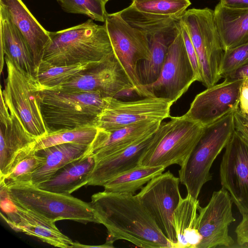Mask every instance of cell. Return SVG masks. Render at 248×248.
<instances>
[{
	"label": "cell",
	"instance_id": "6da1fadb",
	"mask_svg": "<svg viewBox=\"0 0 248 248\" xmlns=\"http://www.w3.org/2000/svg\"><path fill=\"white\" fill-rule=\"evenodd\" d=\"M98 223L108 231L106 241L124 240L144 248H172L137 195L103 191L91 197Z\"/></svg>",
	"mask_w": 248,
	"mask_h": 248
},
{
	"label": "cell",
	"instance_id": "7a4b0ae2",
	"mask_svg": "<svg viewBox=\"0 0 248 248\" xmlns=\"http://www.w3.org/2000/svg\"><path fill=\"white\" fill-rule=\"evenodd\" d=\"M49 34L42 60L53 65L103 62L114 55L105 24L98 25L91 19Z\"/></svg>",
	"mask_w": 248,
	"mask_h": 248
},
{
	"label": "cell",
	"instance_id": "3957f363",
	"mask_svg": "<svg viewBox=\"0 0 248 248\" xmlns=\"http://www.w3.org/2000/svg\"><path fill=\"white\" fill-rule=\"evenodd\" d=\"M0 192L14 204L54 222L68 219L98 223L90 202L71 195L45 190L28 183L0 184Z\"/></svg>",
	"mask_w": 248,
	"mask_h": 248
},
{
	"label": "cell",
	"instance_id": "277c9868",
	"mask_svg": "<svg viewBox=\"0 0 248 248\" xmlns=\"http://www.w3.org/2000/svg\"><path fill=\"white\" fill-rule=\"evenodd\" d=\"M204 127L182 115L161 122L139 165L163 166L185 163L201 139Z\"/></svg>",
	"mask_w": 248,
	"mask_h": 248
},
{
	"label": "cell",
	"instance_id": "5b68a950",
	"mask_svg": "<svg viewBox=\"0 0 248 248\" xmlns=\"http://www.w3.org/2000/svg\"><path fill=\"white\" fill-rule=\"evenodd\" d=\"M39 90L41 112L48 132L93 124L105 103L98 93Z\"/></svg>",
	"mask_w": 248,
	"mask_h": 248
},
{
	"label": "cell",
	"instance_id": "8992f818",
	"mask_svg": "<svg viewBox=\"0 0 248 248\" xmlns=\"http://www.w3.org/2000/svg\"><path fill=\"white\" fill-rule=\"evenodd\" d=\"M233 112L204 127L201 139L179 170L180 183L195 199H198L203 186L212 179V165L234 130Z\"/></svg>",
	"mask_w": 248,
	"mask_h": 248
},
{
	"label": "cell",
	"instance_id": "52a82bcc",
	"mask_svg": "<svg viewBox=\"0 0 248 248\" xmlns=\"http://www.w3.org/2000/svg\"><path fill=\"white\" fill-rule=\"evenodd\" d=\"M195 50L201 80L207 88L221 78L224 50L217 28L214 10L208 8L186 10L180 17Z\"/></svg>",
	"mask_w": 248,
	"mask_h": 248
},
{
	"label": "cell",
	"instance_id": "ba28073f",
	"mask_svg": "<svg viewBox=\"0 0 248 248\" xmlns=\"http://www.w3.org/2000/svg\"><path fill=\"white\" fill-rule=\"evenodd\" d=\"M7 75L0 94L16 112L29 132L36 140L48 133L40 105V92L34 77L4 57Z\"/></svg>",
	"mask_w": 248,
	"mask_h": 248
},
{
	"label": "cell",
	"instance_id": "9c48e42d",
	"mask_svg": "<svg viewBox=\"0 0 248 248\" xmlns=\"http://www.w3.org/2000/svg\"><path fill=\"white\" fill-rule=\"evenodd\" d=\"M104 23L115 59L133 86L134 92L142 97V83L138 73V63L148 59L150 56L147 37L125 21L119 12L108 14Z\"/></svg>",
	"mask_w": 248,
	"mask_h": 248
},
{
	"label": "cell",
	"instance_id": "30bf717a",
	"mask_svg": "<svg viewBox=\"0 0 248 248\" xmlns=\"http://www.w3.org/2000/svg\"><path fill=\"white\" fill-rule=\"evenodd\" d=\"M104 105L93 124L98 128L113 131L138 123L160 121L170 118L173 104L162 97H147L123 101L116 97H104Z\"/></svg>",
	"mask_w": 248,
	"mask_h": 248
},
{
	"label": "cell",
	"instance_id": "8fae6325",
	"mask_svg": "<svg viewBox=\"0 0 248 248\" xmlns=\"http://www.w3.org/2000/svg\"><path fill=\"white\" fill-rule=\"evenodd\" d=\"M196 81L180 26L178 34L169 47L159 77L152 83L142 84V97H162L174 103Z\"/></svg>",
	"mask_w": 248,
	"mask_h": 248
},
{
	"label": "cell",
	"instance_id": "7c38bea8",
	"mask_svg": "<svg viewBox=\"0 0 248 248\" xmlns=\"http://www.w3.org/2000/svg\"><path fill=\"white\" fill-rule=\"evenodd\" d=\"M180 183L179 178L169 170L152 178L136 194L172 248L177 243L173 214L182 198Z\"/></svg>",
	"mask_w": 248,
	"mask_h": 248
},
{
	"label": "cell",
	"instance_id": "4fadbf2b",
	"mask_svg": "<svg viewBox=\"0 0 248 248\" xmlns=\"http://www.w3.org/2000/svg\"><path fill=\"white\" fill-rule=\"evenodd\" d=\"M219 174L222 187L242 217L248 215V141L235 130L225 147Z\"/></svg>",
	"mask_w": 248,
	"mask_h": 248
},
{
	"label": "cell",
	"instance_id": "5bb4252c",
	"mask_svg": "<svg viewBox=\"0 0 248 248\" xmlns=\"http://www.w3.org/2000/svg\"><path fill=\"white\" fill-rule=\"evenodd\" d=\"M40 89L95 92L100 93L104 97H116L124 92H134L133 86L114 55L66 82L53 87Z\"/></svg>",
	"mask_w": 248,
	"mask_h": 248
},
{
	"label": "cell",
	"instance_id": "9a60e30c",
	"mask_svg": "<svg viewBox=\"0 0 248 248\" xmlns=\"http://www.w3.org/2000/svg\"><path fill=\"white\" fill-rule=\"evenodd\" d=\"M232 202L228 191L222 187L213 192L205 207L199 206L198 229L202 238L198 248L232 247L234 245V240L229 235V226L235 220Z\"/></svg>",
	"mask_w": 248,
	"mask_h": 248
},
{
	"label": "cell",
	"instance_id": "2e32d148",
	"mask_svg": "<svg viewBox=\"0 0 248 248\" xmlns=\"http://www.w3.org/2000/svg\"><path fill=\"white\" fill-rule=\"evenodd\" d=\"M243 80L227 81L207 88L198 93L184 115L205 127L239 108Z\"/></svg>",
	"mask_w": 248,
	"mask_h": 248
},
{
	"label": "cell",
	"instance_id": "e0dca14e",
	"mask_svg": "<svg viewBox=\"0 0 248 248\" xmlns=\"http://www.w3.org/2000/svg\"><path fill=\"white\" fill-rule=\"evenodd\" d=\"M36 140L16 112L5 103L0 95V180L9 174L17 155Z\"/></svg>",
	"mask_w": 248,
	"mask_h": 248
},
{
	"label": "cell",
	"instance_id": "ac0fdd59",
	"mask_svg": "<svg viewBox=\"0 0 248 248\" xmlns=\"http://www.w3.org/2000/svg\"><path fill=\"white\" fill-rule=\"evenodd\" d=\"M161 122H142L113 131L98 128L82 158L92 157L95 162L113 155L154 134Z\"/></svg>",
	"mask_w": 248,
	"mask_h": 248
},
{
	"label": "cell",
	"instance_id": "d6986e66",
	"mask_svg": "<svg viewBox=\"0 0 248 248\" xmlns=\"http://www.w3.org/2000/svg\"><path fill=\"white\" fill-rule=\"evenodd\" d=\"M7 217H3L9 225L16 231L33 236L56 247L74 248V243L49 220L31 210L15 204Z\"/></svg>",
	"mask_w": 248,
	"mask_h": 248
},
{
	"label": "cell",
	"instance_id": "ffe728a7",
	"mask_svg": "<svg viewBox=\"0 0 248 248\" xmlns=\"http://www.w3.org/2000/svg\"><path fill=\"white\" fill-rule=\"evenodd\" d=\"M0 7L28 42L36 68L50 41L49 31L39 23L22 0H0Z\"/></svg>",
	"mask_w": 248,
	"mask_h": 248
},
{
	"label": "cell",
	"instance_id": "44dd1931",
	"mask_svg": "<svg viewBox=\"0 0 248 248\" xmlns=\"http://www.w3.org/2000/svg\"><path fill=\"white\" fill-rule=\"evenodd\" d=\"M154 135L113 155L95 161L87 185L103 186L115 176L138 166Z\"/></svg>",
	"mask_w": 248,
	"mask_h": 248
},
{
	"label": "cell",
	"instance_id": "7402d4cb",
	"mask_svg": "<svg viewBox=\"0 0 248 248\" xmlns=\"http://www.w3.org/2000/svg\"><path fill=\"white\" fill-rule=\"evenodd\" d=\"M0 73L4 57L7 56L17 67L34 77L36 66L33 56L26 40L12 22L5 10L0 7Z\"/></svg>",
	"mask_w": 248,
	"mask_h": 248
},
{
	"label": "cell",
	"instance_id": "603a6c76",
	"mask_svg": "<svg viewBox=\"0 0 248 248\" xmlns=\"http://www.w3.org/2000/svg\"><path fill=\"white\" fill-rule=\"evenodd\" d=\"M88 145L66 143L35 151L43 159L41 164L22 182L36 186L51 178L67 164L83 157Z\"/></svg>",
	"mask_w": 248,
	"mask_h": 248
},
{
	"label": "cell",
	"instance_id": "cb8c5ba5",
	"mask_svg": "<svg viewBox=\"0 0 248 248\" xmlns=\"http://www.w3.org/2000/svg\"><path fill=\"white\" fill-rule=\"evenodd\" d=\"M180 26V19L167 28L151 29L144 33L149 40L151 55L138 66V73L142 84L152 83L159 77L169 47L178 34Z\"/></svg>",
	"mask_w": 248,
	"mask_h": 248
},
{
	"label": "cell",
	"instance_id": "d4e9b609",
	"mask_svg": "<svg viewBox=\"0 0 248 248\" xmlns=\"http://www.w3.org/2000/svg\"><path fill=\"white\" fill-rule=\"evenodd\" d=\"M214 14L224 51L248 43V9L230 8L219 2Z\"/></svg>",
	"mask_w": 248,
	"mask_h": 248
},
{
	"label": "cell",
	"instance_id": "484cf974",
	"mask_svg": "<svg viewBox=\"0 0 248 248\" xmlns=\"http://www.w3.org/2000/svg\"><path fill=\"white\" fill-rule=\"evenodd\" d=\"M94 165L93 158L81 157L67 164L48 180L35 186L54 193L71 195L87 185Z\"/></svg>",
	"mask_w": 248,
	"mask_h": 248
},
{
	"label": "cell",
	"instance_id": "4316f807",
	"mask_svg": "<svg viewBox=\"0 0 248 248\" xmlns=\"http://www.w3.org/2000/svg\"><path fill=\"white\" fill-rule=\"evenodd\" d=\"M199 201L187 194L182 198L173 214L176 233L175 248H198L202 236L198 229Z\"/></svg>",
	"mask_w": 248,
	"mask_h": 248
},
{
	"label": "cell",
	"instance_id": "83f0119b",
	"mask_svg": "<svg viewBox=\"0 0 248 248\" xmlns=\"http://www.w3.org/2000/svg\"><path fill=\"white\" fill-rule=\"evenodd\" d=\"M163 166H138L120 174L103 186L107 192L135 194L155 176L163 172Z\"/></svg>",
	"mask_w": 248,
	"mask_h": 248
},
{
	"label": "cell",
	"instance_id": "f1b7e54d",
	"mask_svg": "<svg viewBox=\"0 0 248 248\" xmlns=\"http://www.w3.org/2000/svg\"><path fill=\"white\" fill-rule=\"evenodd\" d=\"M103 62H89L71 65H56L42 60L36 68L34 78L39 88L53 87L70 80L84 71Z\"/></svg>",
	"mask_w": 248,
	"mask_h": 248
},
{
	"label": "cell",
	"instance_id": "f546056e",
	"mask_svg": "<svg viewBox=\"0 0 248 248\" xmlns=\"http://www.w3.org/2000/svg\"><path fill=\"white\" fill-rule=\"evenodd\" d=\"M98 128L93 124L49 132L35 141V151L66 143L89 145L94 139Z\"/></svg>",
	"mask_w": 248,
	"mask_h": 248
},
{
	"label": "cell",
	"instance_id": "4dcf8cb0",
	"mask_svg": "<svg viewBox=\"0 0 248 248\" xmlns=\"http://www.w3.org/2000/svg\"><path fill=\"white\" fill-rule=\"evenodd\" d=\"M139 11L180 18L191 4L190 0H132Z\"/></svg>",
	"mask_w": 248,
	"mask_h": 248
},
{
	"label": "cell",
	"instance_id": "1f68e13d",
	"mask_svg": "<svg viewBox=\"0 0 248 248\" xmlns=\"http://www.w3.org/2000/svg\"><path fill=\"white\" fill-rule=\"evenodd\" d=\"M56 0L65 12L84 15L93 20L105 22L108 14L100 0Z\"/></svg>",
	"mask_w": 248,
	"mask_h": 248
},
{
	"label": "cell",
	"instance_id": "d6a6232c",
	"mask_svg": "<svg viewBox=\"0 0 248 248\" xmlns=\"http://www.w3.org/2000/svg\"><path fill=\"white\" fill-rule=\"evenodd\" d=\"M42 161V157L36 154L35 150L33 149L16 162L11 172L5 178L0 180V184L8 185L24 182Z\"/></svg>",
	"mask_w": 248,
	"mask_h": 248
},
{
	"label": "cell",
	"instance_id": "836d02e7",
	"mask_svg": "<svg viewBox=\"0 0 248 248\" xmlns=\"http://www.w3.org/2000/svg\"><path fill=\"white\" fill-rule=\"evenodd\" d=\"M248 61V43L224 51L220 74L221 77Z\"/></svg>",
	"mask_w": 248,
	"mask_h": 248
},
{
	"label": "cell",
	"instance_id": "e575fe53",
	"mask_svg": "<svg viewBox=\"0 0 248 248\" xmlns=\"http://www.w3.org/2000/svg\"><path fill=\"white\" fill-rule=\"evenodd\" d=\"M180 29L187 54L193 67L197 81L201 82V78L197 54L187 31L181 21Z\"/></svg>",
	"mask_w": 248,
	"mask_h": 248
},
{
	"label": "cell",
	"instance_id": "d590c367",
	"mask_svg": "<svg viewBox=\"0 0 248 248\" xmlns=\"http://www.w3.org/2000/svg\"><path fill=\"white\" fill-rule=\"evenodd\" d=\"M233 122L234 130L248 141V117L239 108L233 112Z\"/></svg>",
	"mask_w": 248,
	"mask_h": 248
},
{
	"label": "cell",
	"instance_id": "8d00e7d4",
	"mask_svg": "<svg viewBox=\"0 0 248 248\" xmlns=\"http://www.w3.org/2000/svg\"><path fill=\"white\" fill-rule=\"evenodd\" d=\"M227 81H234L248 78V61L231 72L224 75L221 78Z\"/></svg>",
	"mask_w": 248,
	"mask_h": 248
},
{
	"label": "cell",
	"instance_id": "74e56055",
	"mask_svg": "<svg viewBox=\"0 0 248 248\" xmlns=\"http://www.w3.org/2000/svg\"><path fill=\"white\" fill-rule=\"evenodd\" d=\"M235 232L238 245L248 244V215L243 217Z\"/></svg>",
	"mask_w": 248,
	"mask_h": 248
},
{
	"label": "cell",
	"instance_id": "f35d334b",
	"mask_svg": "<svg viewBox=\"0 0 248 248\" xmlns=\"http://www.w3.org/2000/svg\"><path fill=\"white\" fill-rule=\"evenodd\" d=\"M239 109L241 112L248 117V78L243 80L241 88Z\"/></svg>",
	"mask_w": 248,
	"mask_h": 248
},
{
	"label": "cell",
	"instance_id": "ab89813d",
	"mask_svg": "<svg viewBox=\"0 0 248 248\" xmlns=\"http://www.w3.org/2000/svg\"><path fill=\"white\" fill-rule=\"evenodd\" d=\"M219 2L230 8L248 9V0H220Z\"/></svg>",
	"mask_w": 248,
	"mask_h": 248
},
{
	"label": "cell",
	"instance_id": "60d3db41",
	"mask_svg": "<svg viewBox=\"0 0 248 248\" xmlns=\"http://www.w3.org/2000/svg\"><path fill=\"white\" fill-rule=\"evenodd\" d=\"M114 248L113 243L107 241L104 244L99 246H89L74 242V248Z\"/></svg>",
	"mask_w": 248,
	"mask_h": 248
},
{
	"label": "cell",
	"instance_id": "b9f144b4",
	"mask_svg": "<svg viewBox=\"0 0 248 248\" xmlns=\"http://www.w3.org/2000/svg\"><path fill=\"white\" fill-rule=\"evenodd\" d=\"M102 1L103 3H104L105 4L107 3L108 1L109 0H100Z\"/></svg>",
	"mask_w": 248,
	"mask_h": 248
}]
</instances>
